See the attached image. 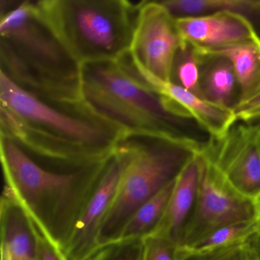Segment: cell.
Listing matches in <instances>:
<instances>
[{
	"label": "cell",
	"mask_w": 260,
	"mask_h": 260,
	"mask_svg": "<svg viewBox=\"0 0 260 260\" xmlns=\"http://www.w3.org/2000/svg\"><path fill=\"white\" fill-rule=\"evenodd\" d=\"M1 72L39 100L94 118L85 103L81 66L39 14L35 1H1Z\"/></svg>",
	"instance_id": "1"
},
{
	"label": "cell",
	"mask_w": 260,
	"mask_h": 260,
	"mask_svg": "<svg viewBox=\"0 0 260 260\" xmlns=\"http://www.w3.org/2000/svg\"><path fill=\"white\" fill-rule=\"evenodd\" d=\"M85 103L92 114L124 135H150L187 143L199 150L211 136L186 111L152 89L128 54L81 66Z\"/></svg>",
	"instance_id": "2"
},
{
	"label": "cell",
	"mask_w": 260,
	"mask_h": 260,
	"mask_svg": "<svg viewBox=\"0 0 260 260\" xmlns=\"http://www.w3.org/2000/svg\"><path fill=\"white\" fill-rule=\"evenodd\" d=\"M0 157L4 192L22 207L49 241L63 249L111 157L78 170L53 171L2 135Z\"/></svg>",
	"instance_id": "3"
},
{
	"label": "cell",
	"mask_w": 260,
	"mask_h": 260,
	"mask_svg": "<svg viewBox=\"0 0 260 260\" xmlns=\"http://www.w3.org/2000/svg\"><path fill=\"white\" fill-rule=\"evenodd\" d=\"M35 2L44 22L80 66L120 60L130 51L140 2L125 0Z\"/></svg>",
	"instance_id": "4"
},
{
	"label": "cell",
	"mask_w": 260,
	"mask_h": 260,
	"mask_svg": "<svg viewBox=\"0 0 260 260\" xmlns=\"http://www.w3.org/2000/svg\"><path fill=\"white\" fill-rule=\"evenodd\" d=\"M198 152L187 143L161 137L127 135L120 140L115 153L122 170L100 231V248L115 243L137 210L176 180Z\"/></svg>",
	"instance_id": "5"
},
{
	"label": "cell",
	"mask_w": 260,
	"mask_h": 260,
	"mask_svg": "<svg viewBox=\"0 0 260 260\" xmlns=\"http://www.w3.org/2000/svg\"><path fill=\"white\" fill-rule=\"evenodd\" d=\"M1 108L28 125L57 138L106 151L115 152L124 138L116 127L48 104L15 84L0 73Z\"/></svg>",
	"instance_id": "6"
},
{
	"label": "cell",
	"mask_w": 260,
	"mask_h": 260,
	"mask_svg": "<svg viewBox=\"0 0 260 260\" xmlns=\"http://www.w3.org/2000/svg\"><path fill=\"white\" fill-rule=\"evenodd\" d=\"M199 155L201 170L196 200L176 247L191 246L220 228L258 220L259 217V204L236 191L214 164Z\"/></svg>",
	"instance_id": "7"
},
{
	"label": "cell",
	"mask_w": 260,
	"mask_h": 260,
	"mask_svg": "<svg viewBox=\"0 0 260 260\" xmlns=\"http://www.w3.org/2000/svg\"><path fill=\"white\" fill-rule=\"evenodd\" d=\"M240 194L260 205V126L237 121L199 152Z\"/></svg>",
	"instance_id": "8"
},
{
	"label": "cell",
	"mask_w": 260,
	"mask_h": 260,
	"mask_svg": "<svg viewBox=\"0 0 260 260\" xmlns=\"http://www.w3.org/2000/svg\"><path fill=\"white\" fill-rule=\"evenodd\" d=\"M184 41L176 19L160 1H141L129 56L156 78L170 82L172 68Z\"/></svg>",
	"instance_id": "9"
},
{
	"label": "cell",
	"mask_w": 260,
	"mask_h": 260,
	"mask_svg": "<svg viewBox=\"0 0 260 260\" xmlns=\"http://www.w3.org/2000/svg\"><path fill=\"white\" fill-rule=\"evenodd\" d=\"M0 135L13 140L30 156L65 171L103 162L115 153L48 135L21 121L4 108L0 110Z\"/></svg>",
	"instance_id": "10"
},
{
	"label": "cell",
	"mask_w": 260,
	"mask_h": 260,
	"mask_svg": "<svg viewBox=\"0 0 260 260\" xmlns=\"http://www.w3.org/2000/svg\"><path fill=\"white\" fill-rule=\"evenodd\" d=\"M121 170V159L115 152L63 249L68 260H88L100 248V231L115 197Z\"/></svg>",
	"instance_id": "11"
},
{
	"label": "cell",
	"mask_w": 260,
	"mask_h": 260,
	"mask_svg": "<svg viewBox=\"0 0 260 260\" xmlns=\"http://www.w3.org/2000/svg\"><path fill=\"white\" fill-rule=\"evenodd\" d=\"M176 19L184 42L201 51H223L260 39L250 21L234 12Z\"/></svg>",
	"instance_id": "12"
},
{
	"label": "cell",
	"mask_w": 260,
	"mask_h": 260,
	"mask_svg": "<svg viewBox=\"0 0 260 260\" xmlns=\"http://www.w3.org/2000/svg\"><path fill=\"white\" fill-rule=\"evenodd\" d=\"M131 61L138 75L152 89L186 111L211 138H220L237 122L234 110L213 104L172 82L156 78L137 66L132 59Z\"/></svg>",
	"instance_id": "13"
},
{
	"label": "cell",
	"mask_w": 260,
	"mask_h": 260,
	"mask_svg": "<svg viewBox=\"0 0 260 260\" xmlns=\"http://www.w3.org/2000/svg\"><path fill=\"white\" fill-rule=\"evenodd\" d=\"M0 226L1 260H39L36 224L4 191L0 202Z\"/></svg>",
	"instance_id": "14"
},
{
	"label": "cell",
	"mask_w": 260,
	"mask_h": 260,
	"mask_svg": "<svg viewBox=\"0 0 260 260\" xmlns=\"http://www.w3.org/2000/svg\"><path fill=\"white\" fill-rule=\"evenodd\" d=\"M200 170L201 156L198 152L176 178L164 215L154 230L147 237L164 239L176 245L194 205Z\"/></svg>",
	"instance_id": "15"
},
{
	"label": "cell",
	"mask_w": 260,
	"mask_h": 260,
	"mask_svg": "<svg viewBox=\"0 0 260 260\" xmlns=\"http://www.w3.org/2000/svg\"><path fill=\"white\" fill-rule=\"evenodd\" d=\"M197 50L202 97L213 104L234 110L240 102V89L232 62L220 53Z\"/></svg>",
	"instance_id": "16"
},
{
	"label": "cell",
	"mask_w": 260,
	"mask_h": 260,
	"mask_svg": "<svg viewBox=\"0 0 260 260\" xmlns=\"http://www.w3.org/2000/svg\"><path fill=\"white\" fill-rule=\"evenodd\" d=\"M161 4L175 19L206 16L222 11L246 17L260 36V0H164Z\"/></svg>",
	"instance_id": "17"
},
{
	"label": "cell",
	"mask_w": 260,
	"mask_h": 260,
	"mask_svg": "<svg viewBox=\"0 0 260 260\" xmlns=\"http://www.w3.org/2000/svg\"><path fill=\"white\" fill-rule=\"evenodd\" d=\"M258 220L224 226L208 234L191 246L182 248L176 246V259L188 260L204 256L246 243L252 236L258 234Z\"/></svg>",
	"instance_id": "18"
},
{
	"label": "cell",
	"mask_w": 260,
	"mask_h": 260,
	"mask_svg": "<svg viewBox=\"0 0 260 260\" xmlns=\"http://www.w3.org/2000/svg\"><path fill=\"white\" fill-rule=\"evenodd\" d=\"M214 52L226 56L232 62L240 84V103L260 90V39Z\"/></svg>",
	"instance_id": "19"
},
{
	"label": "cell",
	"mask_w": 260,
	"mask_h": 260,
	"mask_svg": "<svg viewBox=\"0 0 260 260\" xmlns=\"http://www.w3.org/2000/svg\"><path fill=\"white\" fill-rule=\"evenodd\" d=\"M175 181L164 187L137 210L121 230L115 243L142 240L154 230L167 208Z\"/></svg>",
	"instance_id": "20"
},
{
	"label": "cell",
	"mask_w": 260,
	"mask_h": 260,
	"mask_svg": "<svg viewBox=\"0 0 260 260\" xmlns=\"http://www.w3.org/2000/svg\"><path fill=\"white\" fill-rule=\"evenodd\" d=\"M170 82L204 99L200 88L199 51L188 42H184L175 57Z\"/></svg>",
	"instance_id": "21"
},
{
	"label": "cell",
	"mask_w": 260,
	"mask_h": 260,
	"mask_svg": "<svg viewBox=\"0 0 260 260\" xmlns=\"http://www.w3.org/2000/svg\"><path fill=\"white\" fill-rule=\"evenodd\" d=\"M143 240L118 242L101 246L88 260H142Z\"/></svg>",
	"instance_id": "22"
},
{
	"label": "cell",
	"mask_w": 260,
	"mask_h": 260,
	"mask_svg": "<svg viewBox=\"0 0 260 260\" xmlns=\"http://www.w3.org/2000/svg\"><path fill=\"white\" fill-rule=\"evenodd\" d=\"M142 240V260H177L175 255L176 243L152 237H144Z\"/></svg>",
	"instance_id": "23"
},
{
	"label": "cell",
	"mask_w": 260,
	"mask_h": 260,
	"mask_svg": "<svg viewBox=\"0 0 260 260\" xmlns=\"http://www.w3.org/2000/svg\"><path fill=\"white\" fill-rule=\"evenodd\" d=\"M234 112L237 121L260 126V90L248 100L239 103Z\"/></svg>",
	"instance_id": "24"
},
{
	"label": "cell",
	"mask_w": 260,
	"mask_h": 260,
	"mask_svg": "<svg viewBox=\"0 0 260 260\" xmlns=\"http://www.w3.org/2000/svg\"><path fill=\"white\" fill-rule=\"evenodd\" d=\"M247 241L214 253L188 260H249Z\"/></svg>",
	"instance_id": "25"
},
{
	"label": "cell",
	"mask_w": 260,
	"mask_h": 260,
	"mask_svg": "<svg viewBox=\"0 0 260 260\" xmlns=\"http://www.w3.org/2000/svg\"><path fill=\"white\" fill-rule=\"evenodd\" d=\"M37 237L39 260H68L63 249L54 246L38 228Z\"/></svg>",
	"instance_id": "26"
},
{
	"label": "cell",
	"mask_w": 260,
	"mask_h": 260,
	"mask_svg": "<svg viewBox=\"0 0 260 260\" xmlns=\"http://www.w3.org/2000/svg\"><path fill=\"white\" fill-rule=\"evenodd\" d=\"M249 250L255 260H260V234L252 236L247 242Z\"/></svg>",
	"instance_id": "27"
},
{
	"label": "cell",
	"mask_w": 260,
	"mask_h": 260,
	"mask_svg": "<svg viewBox=\"0 0 260 260\" xmlns=\"http://www.w3.org/2000/svg\"><path fill=\"white\" fill-rule=\"evenodd\" d=\"M248 245V244H247ZM248 248H249V246H248ZM249 260H255V258H254L253 256H252V253H251L250 250H249Z\"/></svg>",
	"instance_id": "28"
},
{
	"label": "cell",
	"mask_w": 260,
	"mask_h": 260,
	"mask_svg": "<svg viewBox=\"0 0 260 260\" xmlns=\"http://www.w3.org/2000/svg\"><path fill=\"white\" fill-rule=\"evenodd\" d=\"M258 234H260V213H259V217H258Z\"/></svg>",
	"instance_id": "29"
}]
</instances>
